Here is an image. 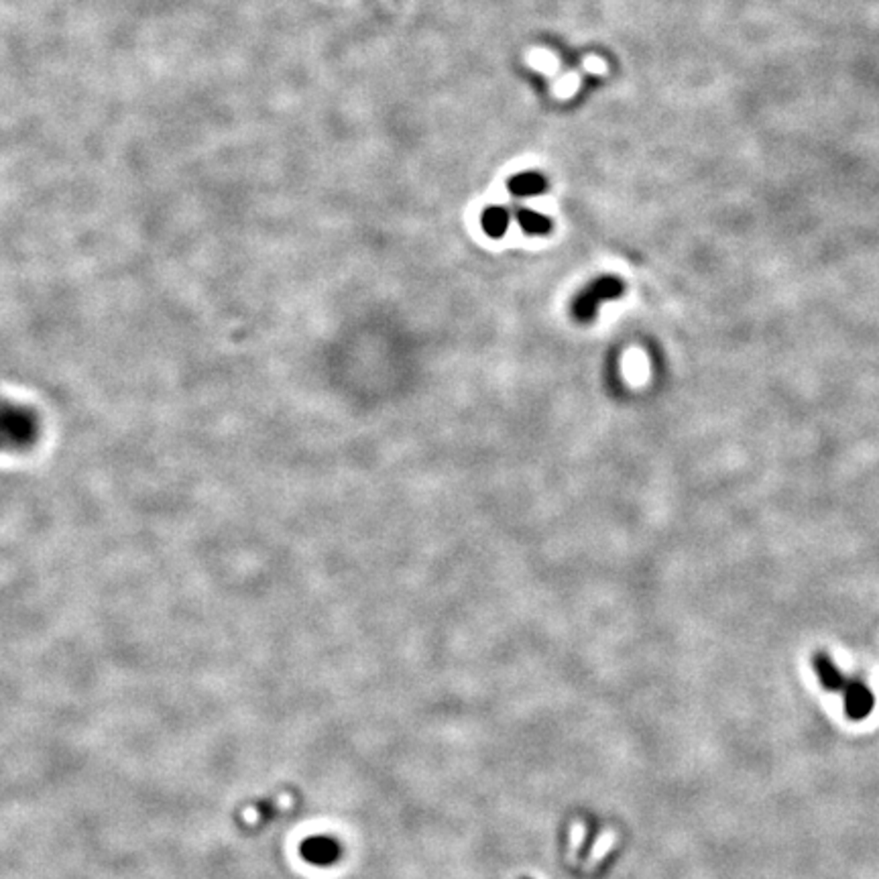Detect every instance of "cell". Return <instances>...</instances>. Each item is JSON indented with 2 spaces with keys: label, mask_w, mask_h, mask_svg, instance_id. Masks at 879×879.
I'll list each match as a JSON object with an SVG mask.
<instances>
[{
  "label": "cell",
  "mask_w": 879,
  "mask_h": 879,
  "mask_svg": "<svg viewBox=\"0 0 879 879\" xmlns=\"http://www.w3.org/2000/svg\"><path fill=\"white\" fill-rule=\"evenodd\" d=\"M813 667H814V672L819 674L821 684L824 686V690H830V692L843 690V686H844V682H847V678L843 676L841 670L835 666V662H833V659H830L829 653H824V652L814 653Z\"/></svg>",
  "instance_id": "obj_6"
},
{
  "label": "cell",
  "mask_w": 879,
  "mask_h": 879,
  "mask_svg": "<svg viewBox=\"0 0 879 879\" xmlns=\"http://www.w3.org/2000/svg\"><path fill=\"white\" fill-rule=\"evenodd\" d=\"M302 853L313 865H330L338 860V843L328 837H313L302 844Z\"/></svg>",
  "instance_id": "obj_5"
},
{
  "label": "cell",
  "mask_w": 879,
  "mask_h": 879,
  "mask_svg": "<svg viewBox=\"0 0 879 879\" xmlns=\"http://www.w3.org/2000/svg\"><path fill=\"white\" fill-rule=\"evenodd\" d=\"M844 713L851 721H863L874 711V694L860 680H847L843 686Z\"/></svg>",
  "instance_id": "obj_3"
},
{
  "label": "cell",
  "mask_w": 879,
  "mask_h": 879,
  "mask_svg": "<svg viewBox=\"0 0 879 879\" xmlns=\"http://www.w3.org/2000/svg\"><path fill=\"white\" fill-rule=\"evenodd\" d=\"M39 436L37 413L25 405L0 404V452H20L35 444Z\"/></svg>",
  "instance_id": "obj_1"
},
{
  "label": "cell",
  "mask_w": 879,
  "mask_h": 879,
  "mask_svg": "<svg viewBox=\"0 0 879 879\" xmlns=\"http://www.w3.org/2000/svg\"><path fill=\"white\" fill-rule=\"evenodd\" d=\"M509 222H511V214L509 210L503 206H489L482 210L481 214V227L485 230V235H489L490 238L505 236V233L509 230Z\"/></svg>",
  "instance_id": "obj_7"
},
{
  "label": "cell",
  "mask_w": 879,
  "mask_h": 879,
  "mask_svg": "<svg viewBox=\"0 0 879 879\" xmlns=\"http://www.w3.org/2000/svg\"><path fill=\"white\" fill-rule=\"evenodd\" d=\"M507 189L515 197L540 196L548 189V180L546 175L540 172H521L509 177Z\"/></svg>",
  "instance_id": "obj_4"
},
{
  "label": "cell",
  "mask_w": 879,
  "mask_h": 879,
  "mask_svg": "<svg viewBox=\"0 0 879 879\" xmlns=\"http://www.w3.org/2000/svg\"><path fill=\"white\" fill-rule=\"evenodd\" d=\"M515 220L521 230L529 236H544L551 233V220L536 210L529 208H515Z\"/></svg>",
  "instance_id": "obj_8"
},
{
  "label": "cell",
  "mask_w": 879,
  "mask_h": 879,
  "mask_svg": "<svg viewBox=\"0 0 879 879\" xmlns=\"http://www.w3.org/2000/svg\"><path fill=\"white\" fill-rule=\"evenodd\" d=\"M625 293L623 279L615 275H601L590 281L572 302V318L581 324H589L597 318L598 308L611 299H619Z\"/></svg>",
  "instance_id": "obj_2"
}]
</instances>
